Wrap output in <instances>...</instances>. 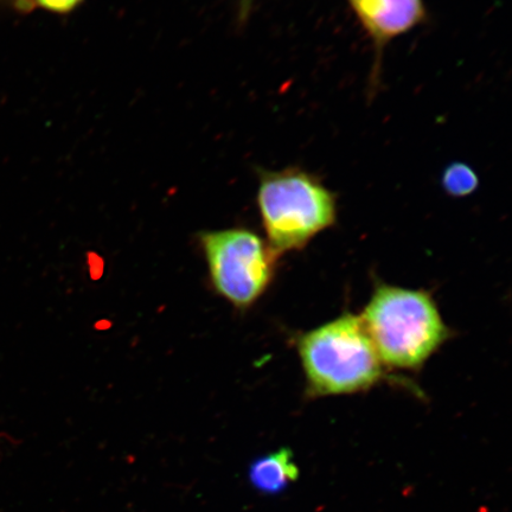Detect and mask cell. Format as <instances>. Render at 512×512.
Returning <instances> with one entry per match:
<instances>
[{
	"label": "cell",
	"instance_id": "6da1fadb",
	"mask_svg": "<svg viewBox=\"0 0 512 512\" xmlns=\"http://www.w3.org/2000/svg\"><path fill=\"white\" fill-rule=\"evenodd\" d=\"M384 367L420 370L452 336L430 293L376 285L360 315Z\"/></svg>",
	"mask_w": 512,
	"mask_h": 512
},
{
	"label": "cell",
	"instance_id": "7a4b0ae2",
	"mask_svg": "<svg viewBox=\"0 0 512 512\" xmlns=\"http://www.w3.org/2000/svg\"><path fill=\"white\" fill-rule=\"evenodd\" d=\"M310 399L367 392L386 376L360 316L345 313L296 341Z\"/></svg>",
	"mask_w": 512,
	"mask_h": 512
},
{
	"label": "cell",
	"instance_id": "3957f363",
	"mask_svg": "<svg viewBox=\"0 0 512 512\" xmlns=\"http://www.w3.org/2000/svg\"><path fill=\"white\" fill-rule=\"evenodd\" d=\"M258 207L267 243L279 256L300 251L337 220V198L302 169L259 170Z\"/></svg>",
	"mask_w": 512,
	"mask_h": 512
},
{
	"label": "cell",
	"instance_id": "277c9868",
	"mask_svg": "<svg viewBox=\"0 0 512 512\" xmlns=\"http://www.w3.org/2000/svg\"><path fill=\"white\" fill-rule=\"evenodd\" d=\"M211 283L239 309H247L271 285L279 255L252 230L234 228L200 236Z\"/></svg>",
	"mask_w": 512,
	"mask_h": 512
},
{
	"label": "cell",
	"instance_id": "5b68a950",
	"mask_svg": "<svg viewBox=\"0 0 512 512\" xmlns=\"http://www.w3.org/2000/svg\"><path fill=\"white\" fill-rule=\"evenodd\" d=\"M364 31L373 41L377 62L387 44L426 21L424 0H347Z\"/></svg>",
	"mask_w": 512,
	"mask_h": 512
},
{
	"label": "cell",
	"instance_id": "8992f818",
	"mask_svg": "<svg viewBox=\"0 0 512 512\" xmlns=\"http://www.w3.org/2000/svg\"><path fill=\"white\" fill-rule=\"evenodd\" d=\"M299 476L300 470L294 462L293 452L286 447L256 459L248 471L249 483L264 495L281 494L296 483Z\"/></svg>",
	"mask_w": 512,
	"mask_h": 512
},
{
	"label": "cell",
	"instance_id": "52a82bcc",
	"mask_svg": "<svg viewBox=\"0 0 512 512\" xmlns=\"http://www.w3.org/2000/svg\"><path fill=\"white\" fill-rule=\"evenodd\" d=\"M441 184L448 195L465 197L477 190L479 178L471 166L456 162L447 166L441 177Z\"/></svg>",
	"mask_w": 512,
	"mask_h": 512
},
{
	"label": "cell",
	"instance_id": "ba28073f",
	"mask_svg": "<svg viewBox=\"0 0 512 512\" xmlns=\"http://www.w3.org/2000/svg\"><path fill=\"white\" fill-rule=\"evenodd\" d=\"M85 0H15V9L21 14L41 9L51 14L66 16L80 8Z\"/></svg>",
	"mask_w": 512,
	"mask_h": 512
},
{
	"label": "cell",
	"instance_id": "9c48e42d",
	"mask_svg": "<svg viewBox=\"0 0 512 512\" xmlns=\"http://www.w3.org/2000/svg\"><path fill=\"white\" fill-rule=\"evenodd\" d=\"M254 0H240L239 18L241 22H246L249 14H251Z\"/></svg>",
	"mask_w": 512,
	"mask_h": 512
}]
</instances>
